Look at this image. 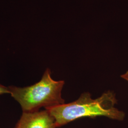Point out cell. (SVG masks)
<instances>
[{
	"label": "cell",
	"instance_id": "cell-1",
	"mask_svg": "<svg viewBox=\"0 0 128 128\" xmlns=\"http://www.w3.org/2000/svg\"><path fill=\"white\" fill-rule=\"evenodd\" d=\"M117 100L114 92H104L100 97L92 99L91 94L85 92L78 100L68 104L45 108L54 118L57 128L75 120L83 117L94 118L105 116L110 119L122 120L125 113L115 107Z\"/></svg>",
	"mask_w": 128,
	"mask_h": 128
},
{
	"label": "cell",
	"instance_id": "cell-2",
	"mask_svg": "<svg viewBox=\"0 0 128 128\" xmlns=\"http://www.w3.org/2000/svg\"><path fill=\"white\" fill-rule=\"evenodd\" d=\"M64 81H55L51 76V71L47 69L41 80L34 84L25 87L9 86L10 94L18 102L23 112L38 111L45 108L65 104L62 97Z\"/></svg>",
	"mask_w": 128,
	"mask_h": 128
},
{
	"label": "cell",
	"instance_id": "cell-3",
	"mask_svg": "<svg viewBox=\"0 0 128 128\" xmlns=\"http://www.w3.org/2000/svg\"><path fill=\"white\" fill-rule=\"evenodd\" d=\"M54 118L48 110L23 112L15 128H56Z\"/></svg>",
	"mask_w": 128,
	"mask_h": 128
},
{
	"label": "cell",
	"instance_id": "cell-4",
	"mask_svg": "<svg viewBox=\"0 0 128 128\" xmlns=\"http://www.w3.org/2000/svg\"><path fill=\"white\" fill-rule=\"evenodd\" d=\"M7 93L10 94L9 87H6L0 84V94Z\"/></svg>",
	"mask_w": 128,
	"mask_h": 128
},
{
	"label": "cell",
	"instance_id": "cell-5",
	"mask_svg": "<svg viewBox=\"0 0 128 128\" xmlns=\"http://www.w3.org/2000/svg\"><path fill=\"white\" fill-rule=\"evenodd\" d=\"M121 78L126 80L128 82V71L121 76Z\"/></svg>",
	"mask_w": 128,
	"mask_h": 128
}]
</instances>
